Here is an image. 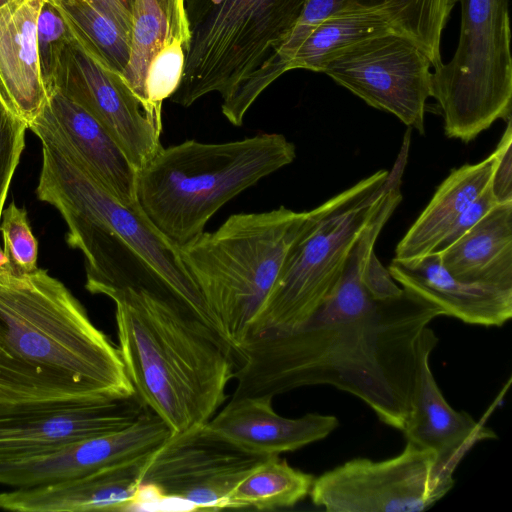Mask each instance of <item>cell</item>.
Here are the masks:
<instances>
[{
	"mask_svg": "<svg viewBox=\"0 0 512 512\" xmlns=\"http://www.w3.org/2000/svg\"><path fill=\"white\" fill-rule=\"evenodd\" d=\"M67 19L74 36L105 67L122 75L131 36L86 0H50Z\"/></svg>",
	"mask_w": 512,
	"mask_h": 512,
	"instance_id": "obj_29",
	"label": "cell"
},
{
	"mask_svg": "<svg viewBox=\"0 0 512 512\" xmlns=\"http://www.w3.org/2000/svg\"><path fill=\"white\" fill-rule=\"evenodd\" d=\"M171 435L168 425L147 408L136 422L121 430L0 460V484L21 489L73 479L147 456Z\"/></svg>",
	"mask_w": 512,
	"mask_h": 512,
	"instance_id": "obj_15",
	"label": "cell"
},
{
	"mask_svg": "<svg viewBox=\"0 0 512 512\" xmlns=\"http://www.w3.org/2000/svg\"><path fill=\"white\" fill-rule=\"evenodd\" d=\"M115 305L118 350L139 400L178 434L207 423L235 371L229 343L183 303L140 292Z\"/></svg>",
	"mask_w": 512,
	"mask_h": 512,
	"instance_id": "obj_4",
	"label": "cell"
},
{
	"mask_svg": "<svg viewBox=\"0 0 512 512\" xmlns=\"http://www.w3.org/2000/svg\"><path fill=\"white\" fill-rule=\"evenodd\" d=\"M312 211L284 206L233 214L215 231L180 247L189 272L223 337L235 351L272 288Z\"/></svg>",
	"mask_w": 512,
	"mask_h": 512,
	"instance_id": "obj_6",
	"label": "cell"
},
{
	"mask_svg": "<svg viewBox=\"0 0 512 512\" xmlns=\"http://www.w3.org/2000/svg\"><path fill=\"white\" fill-rule=\"evenodd\" d=\"M28 129L41 143L72 158L118 201L138 204V170L107 130L58 89L49 92L44 109Z\"/></svg>",
	"mask_w": 512,
	"mask_h": 512,
	"instance_id": "obj_16",
	"label": "cell"
},
{
	"mask_svg": "<svg viewBox=\"0 0 512 512\" xmlns=\"http://www.w3.org/2000/svg\"><path fill=\"white\" fill-rule=\"evenodd\" d=\"M495 154L453 169L395 249V258L411 260L434 251L458 216L490 184Z\"/></svg>",
	"mask_w": 512,
	"mask_h": 512,
	"instance_id": "obj_23",
	"label": "cell"
},
{
	"mask_svg": "<svg viewBox=\"0 0 512 512\" xmlns=\"http://www.w3.org/2000/svg\"><path fill=\"white\" fill-rule=\"evenodd\" d=\"M388 270L403 289L434 304L444 316L497 327L512 317V289L459 280L444 268L437 252L411 260L394 258Z\"/></svg>",
	"mask_w": 512,
	"mask_h": 512,
	"instance_id": "obj_19",
	"label": "cell"
},
{
	"mask_svg": "<svg viewBox=\"0 0 512 512\" xmlns=\"http://www.w3.org/2000/svg\"><path fill=\"white\" fill-rule=\"evenodd\" d=\"M151 454L73 479L0 492V509L18 512L131 510L138 506L141 475Z\"/></svg>",
	"mask_w": 512,
	"mask_h": 512,
	"instance_id": "obj_18",
	"label": "cell"
},
{
	"mask_svg": "<svg viewBox=\"0 0 512 512\" xmlns=\"http://www.w3.org/2000/svg\"><path fill=\"white\" fill-rule=\"evenodd\" d=\"M13 0H0V7L4 6L5 4L11 2Z\"/></svg>",
	"mask_w": 512,
	"mask_h": 512,
	"instance_id": "obj_38",
	"label": "cell"
},
{
	"mask_svg": "<svg viewBox=\"0 0 512 512\" xmlns=\"http://www.w3.org/2000/svg\"><path fill=\"white\" fill-rule=\"evenodd\" d=\"M438 341L428 326L411 410L402 431L408 442L433 451L438 471L453 477L461 460L477 443L497 435L467 412L452 408L443 396L430 368V355Z\"/></svg>",
	"mask_w": 512,
	"mask_h": 512,
	"instance_id": "obj_17",
	"label": "cell"
},
{
	"mask_svg": "<svg viewBox=\"0 0 512 512\" xmlns=\"http://www.w3.org/2000/svg\"><path fill=\"white\" fill-rule=\"evenodd\" d=\"M0 232L3 251L16 273L35 271L38 258V242L31 230L26 209L11 202L3 209Z\"/></svg>",
	"mask_w": 512,
	"mask_h": 512,
	"instance_id": "obj_32",
	"label": "cell"
},
{
	"mask_svg": "<svg viewBox=\"0 0 512 512\" xmlns=\"http://www.w3.org/2000/svg\"><path fill=\"white\" fill-rule=\"evenodd\" d=\"M362 279L368 289L378 298L394 297L402 293L389 270L378 260L373 251L363 270Z\"/></svg>",
	"mask_w": 512,
	"mask_h": 512,
	"instance_id": "obj_36",
	"label": "cell"
},
{
	"mask_svg": "<svg viewBox=\"0 0 512 512\" xmlns=\"http://www.w3.org/2000/svg\"><path fill=\"white\" fill-rule=\"evenodd\" d=\"M388 174L379 170L311 210L250 323L247 339L303 324L333 294Z\"/></svg>",
	"mask_w": 512,
	"mask_h": 512,
	"instance_id": "obj_7",
	"label": "cell"
},
{
	"mask_svg": "<svg viewBox=\"0 0 512 512\" xmlns=\"http://www.w3.org/2000/svg\"><path fill=\"white\" fill-rule=\"evenodd\" d=\"M36 195L60 213L68 227V245L84 255L87 291L106 297L132 291L179 301L223 337L180 247L156 228L139 204L118 201L48 143H42Z\"/></svg>",
	"mask_w": 512,
	"mask_h": 512,
	"instance_id": "obj_3",
	"label": "cell"
},
{
	"mask_svg": "<svg viewBox=\"0 0 512 512\" xmlns=\"http://www.w3.org/2000/svg\"><path fill=\"white\" fill-rule=\"evenodd\" d=\"M346 6V0H307V3L285 39L268 58L251 73L228 97L221 109L231 124L239 126L260 94L280 75L289 70V63L306 38L327 17Z\"/></svg>",
	"mask_w": 512,
	"mask_h": 512,
	"instance_id": "obj_25",
	"label": "cell"
},
{
	"mask_svg": "<svg viewBox=\"0 0 512 512\" xmlns=\"http://www.w3.org/2000/svg\"><path fill=\"white\" fill-rule=\"evenodd\" d=\"M402 200L388 187L353 246L333 294L303 324L247 339L234 351L232 398L270 397L330 385L362 400L383 423L403 430L429 324L442 311L403 289L376 297L362 274L376 240Z\"/></svg>",
	"mask_w": 512,
	"mask_h": 512,
	"instance_id": "obj_1",
	"label": "cell"
},
{
	"mask_svg": "<svg viewBox=\"0 0 512 512\" xmlns=\"http://www.w3.org/2000/svg\"><path fill=\"white\" fill-rule=\"evenodd\" d=\"M457 0H346V5L382 15L393 32L412 40L435 69L443 64L442 32Z\"/></svg>",
	"mask_w": 512,
	"mask_h": 512,
	"instance_id": "obj_26",
	"label": "cell"
},
{
	"mask_svg": "<svg viewBox=\"0 0 512 512\" xmlns=\"http://www.w3.org/2000/svg\"><path fill=\"white\" fill-rule=\"evenodd\" d=\"M314 478L290 466L279 455L269 456L233 488L228 497V509L293 507L309 495Z\"/></svg>",
	"mask_w": 512,
	"mask_h": 512,
	"instance_id": "obj_28",
	"label": "cell"
},
{
	"mask_svg": "<svg viewBox=\"0 0 512 512\" xmlns=\"http://www.w3.org/2000/svg\"><path fill=\"white\" fill-rule=\"evenodd\" d=\"M495 164L491 177V190L497 203L512 202V123L506 121V129L496 146Z\"/></svg>",
	"mask_w": 512,
	"mask_h": 512,
	"instance_id": "obj_34",
	"label": "cell"
},
{
	"mask_svg": "<svg viewBox=\"0 0 512 512\" xmlns=\"http://www.w3.org/2000/svg\"><path fill=\"white\" fill-rule=\"evenodd\" d=\"M146 409L136 394L101 401L0 405V460L121 430Z\"/></svg>",
	"mask_w": 512,
	"mask_h": 512,
	"instance_id": "obj_14",
	"label": "cell"
},
{
	"mask_svg": "<svg viewBox=\"0 0 512 512\" xmlns=\"http://www.w3.org/2000/svg\"><path fill=\"white\" fill-rule=\"evenodd\" d=\"M134 394L118 347L60 280L0 270V405Z\"/></svg>",
	"mask_w": 512,
	"mask_h": 512,
	"instance_id": "obj_2",
	"label": "cell"
},
{
	"mask_svg": "<svg viewBox=\"0 0 512 512\" xmlns=\"http://www.w3.org/2000/svg\"><path fill=\"white\" fill-rule=\"evenodd\" d=\"M439 254L459 280L512 289V202L496 204Z\"/></svg>",
	"mask_w": 512,
	"mask_h": 512,
	"instance_id": "obj_22",
	"label": "cell"
},
{
	"mask_svg": "<svg viewBox=\"0 0 512 512\" xmlns=\"http://www.w3.org/2000/svg\"><path fill=\"white\" fill-rule=\"evenodd\" d=\"M295 157L294 144L277 133L161 147L138 171L137 202L156 228L182 247L200 236L228 201Z\"/></svg>",
	"mask_w": 512,
	"mask_h": 512,
	"instance_id": "obj_5",
	"label": "cell"
},
{
	"mask_svg": "<svg viewBox=\"0 0 512 512\" xmlns=\"http://www.w3.org/2000/svg\"><path fill=\"white\" fill-rule=\"evenodd\" d=\"M89 112L139 171L158 150L162 120L147 112L122 75L105 67L74 36L58 62L52 85Z\"/></svg>",
	"mask_w": 512,
	"mask_h": 512,
	"instance_id": "obj_13",
	"label": "cell"
},
{
	"mask_svg": "<svg viewBox=\"0 0 512 512\" xmlns=\"http://www.w3.org/2000/svg\"><path fill=\"white\" fill-rule=\"evenodd\" d=\"M205 426L244 450L271 456L324 439L338 427V419L319 413L286 418L275 412L270 397H240L231 398Z\"/></svg>",
	"mask_w": 512,
	"mask_h": 512,
	"instance_id": "obj_20",
	"label": "cell"
},
{
	"mask_svg": "<svg viewBox=\"0 0 512 512\" xmlns=\"http://www.w3.org/2000/svg\"><path fill=\"white\" fill-rule=\"evenodd\" d=\"M131 36L135 0H86Z\"/></svg>",
	"mask_w": 512,
	"mask_h": 512,
	"instance_id": "obj_37",
	"label": "cell"
},
{
	"mask_svg": "<svg viewBox=\"0 0 512 512\" xmlns=\"http://www.w3.org/2000/svg\"><path fill=\"white\" fill-rule=\"evenodd\" d=\"M496 204L498 203L489 184L484 191L458 216L433 252L440 253L451 246L475 224H477Z\"/></svg>",
	"mask_w": 512,
	"mask_h": 512,
	"instance_id": "obj_35",
	"label": "cell"
},
{
	"mask_svg": "<svg viewBox=\"0 0 512 512\" xmlns=\"http://www.w3.org/2000/svg\"><path fill=\"white\" fill-rule=\"evenodd\" d=\"M431 67L418 45L390 31L342 49L321 72L371 107L424 134L426 102L432 97Z\"/></svg>",
	"mask_w": 512,
	"mask_h": 512,
	"instance_id": "obj_12",
	"label": "cell"
},
{
	"mask_svg": "<svg viewBox=\"0 0 512 512\" xmlns=\"http://www.w3.org/2000/svg\"><path fill=\"white\" fill-rule=\"evenodd\" d=\"M441 474L433 451L411 442L395 457L351 459L317 478L309 496L329 512H419L432 507L453 487Z\"/></svg>",
	"mask_w": 512,
	"mask_h": 512,
	"instance_id": "obj_11",
	"label": "cell"
},
{
	"mask_svg": "<svg viewBox=\"0 0 512 512\" xmlns=\"http://www.w3.org/2000/svg\"><path fill=\"white\" fill-rule=\"evenodd\" d=\"M189 37L185 0H135L130 57L122 77L146 110L144 84L151 61L177 40L187 46Z\"/></svg>",
	"mask_w": 512,
	"mask_h": 512,
	"instance_id": "obj_24",
	"label": "cell"
},
{
	"mask_svg": "<svg viewBox=\"0 0 512 512\" xmlns=\"http://www.w3.org/2000/svg\"><path fill=\"white\" fill-rule=\"evenodd\" d=\"M27 125L0 100V222L10 183L25 147Z\"/></svg>",
	"mask_w": 512,
	"mask_h": 512,
	"instance_id": "obj_33",
	"label": "cell"
},
{
	"mask_svg": "<svg viewBox=\"0 0 512 512\" xmlns=\"http://www.w3.org/2000/svg\"><path fill=\"white\" fill-rule=\"evenodd\" d=\"M307 0H185L189 41L177 90L183 107L228 97L285 39Z\"/></svg>",
	"mask_w": 512,
	"mask_h": 512,
	"instance_id": "obj_8",
	"label": "cell"
},
{
	"mask_svg": "<svg viewBox=\"0 0 512 512\" xmlns=\"http://www.w3.org/2000/svg\"><path fill=\"white\" fill-rule=\"evenodd\" d=\"M73 39L74 34L67 19L50 0H45L37 18L36 43L40 72L47 92L61 54Z\"/></svg>",
	"mask_w": 512,
	"mask_h": 512,
	"instance_id": "obj_31",
	"label": "cell"
},
{
	"mask_svg": "<svg viewBox=\"0 0 512 512\" xmlns=\"http://www.w3.org/2000/svg\"><path fill=\"white\" fill-rule=\"evenodd\" d=\"M457 1L459 43L451 61L432 73V97L446 136L468 143L496 120L511 119L509 0Z\"/></svg>",
	"mask_w": 512,
	"mask_h": 512,
	"instance_id": "obj_9",
	"label": "cell"
},
{
	"mask_svg": "<svg viewBox=\"0 0 512 512\" xmlns=\"http://www.w3.org/2000/svg\"><path fill=\"white\" fill-rule=\"evenodd\" d=\"M186 42L177 40L161 50L151 61L144 84L145 105L161 119L162 103L177 90L185 63Z\"/></svg>",
	"mask_w": 512,
	"mask_h": 512,
	"instance_id": "obj_30",
	"label": "cell"
},
{
	"mask_svg": "<svg viewBox=\"0 0 512 512\" xmlns=\"http://www.w3.org/2000/svg\"><path fill=\"white\" fill-rule=\"evenodd\" d=\"M390 31L382 15L346 5L312 31L293 55L289 70L302 68L321 72L324 64L342 49Z\"/></svg>",
	"mask_w": 512,
	"mask_h": 512,
	"instance_id": "obj_27",
	"label": "cell"
},
{
	"mask_svg": "<svg viewBox=\"0 0 512 512\" xmlns=\"http://www.w3.org/2000/svg\"><path fill=\"white\" fill-rule=\"evenodd\" d=\"M45 0H13L0 7V100L28 126L48 101L36 43Z\"/></svg>",
	"mask_w": 512,
	"mask_h": 512,
	"instance_id": "obj_21",
	"label": "cell"
},
{
	"mask_svg": "<svg viewBox=\"0 0 512 512\" xmlns=\"http://www.w3.org/2000/svg\"><path fill=\"white\" fill-rule=\"evenodd\" d=\"M268 457L238 447L205 424L172 434L146 461L138 506L180 501L188 510L228 509L233 488Z\"/></svg>",
	"mask_w": 512,
	"mask_h": 512,
	"instance_id": "obj_10",
	"label": "cell"
}]
</instances>
